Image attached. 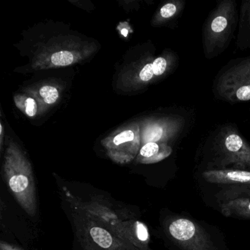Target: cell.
Returning a JSON list of instances; mask_svg holds the SVG:
<instances>
[{
    "mask_svg": "<svg viewBox=\"0 0 250 250\" xmlns=\"http://www.w3.org/2000/svg\"><path fill=\"white\" fill-rule=\"evenodd\" d=\"M249 23H250V13H249Z\"/></svg>",
    "mask_w": 250,
    "mask_h": 250,
    "instance_id": "ffe728a7",
    "label": "cell"
},
{
    "mask_svg": "<svg viewBox=\"0 0 250 250\" xmlns=\"http://www.w3.org/2000/svg\"><path fill=\"white\" fill-rule=\"evenodd\" d=\"M5 180L21 208L30 216H36L38 208L36 182L30 168L18 159L11 160L5 167Z\"/></svg>",
    "mask_w": 250,
    "mask_h": 250,
    "instance_id": "277c9868",
    "label": "cell"
},
{
    "mask_svg": "<svg viewBox=\"0 0 250 250\" xmlns=\"http://www.w3.org/2000/svg\"><path fill=\"white\" fill-rule=\"evenodd\" d=\"M236 10L232 0H224L210 13L203 29L205 56L211 59L225 50L235 30Z\"/></svg>",
    "mask_w": 250,
    "mask_h": 250,
    "instance_id": "7a4b0ae2",
    "label": "cell"
},
{
    "mask_svg": "<svg viewBox=\"0 0 250 250\" xmlns=\"http://www.w3.org/2000/svg\"><path fill=\"white\" fill-rule=\"evenodd\" d=\"M74 61V56L68 51H61L53 54L52 56V62L54 65L65 66L71 65Z\"/></svg>",
    "mask_w": 250,
    "mask_h": 250,
    "instance_id": "7c38bea8",
    "label": "cell"
},
{
    "mask_svg": "<svg viewBox=\"0 0 250 250\" xmlns=\"http://www.w3.org/2000/svg\"><path fill=\"white\" fill-rule=\"evenodd\" d=\"M122 33L124 36H126L127 33H128V31H127L126 30H124L122 31Z\"/></svg>",
    "mask_w": 250,
    "mask_h": 250,
    "instance_id": "d6986e66",
    "label": "cell"
},
{
    "mask_svg": "<svg viewBox=\"0 0 250 250\" xmlns=\"http://www.w3.org/2000/svg\"><path fill=\"white\" fill-rule=\"evenodd\" d=\"M153 63L147 64L140 71V77L143 82H148L154 77Z\"/></svg>",
    "mask_w": 250,
    "mask_h": 250,
    "instance_id": "2e32d148",
    "label": "cell"
},
{
    "mask_svg": "<svg viewBox=\"0 0 250 250\" xmlns=\"http://www.w3.org/2000/svg\"><path fill=\"white\" fill-rule=\"evenodd\" d=\"M72 208L76 233L86 250H151L147 229L116 212L100 198L80 200L66 194Z\"/></svg>",
    "mask_w": 250,
    "mask_h": 250,
    "instance_id": "6da1fadb",
    "label": "cell"
},
{
    "mask_svg": "<svg viewBox=\"0 0 250 250\" xmlns=\"http://www.w3.org/2000/svg\"><path fill=\"white\" fill-rule=\"evenodd\" d=\"M167 230L183 250H217L208 232L190 219L175 218L168 224Z\"/></svg>",
    "mask_w": 250,
    "mask_h": 250,
    "instance_id": "8992f818",
    "label": "cell"
},
{
    "mask_svg": "<svg viewBox=\"0 0 250 250\" xmlns=\"http://www.w3.org/2000/svg\"><path fill=\"white\" fill-rule=\"evenodd\" d=\"M184 117L171 118L167 122L156 123L147 127L144 133L145 141L156 143L165 137H176L185 128Z\"/></svg>",
    "mask_w": 250,
    "mask_h": 250,
    "instance_id": "52a82bcc",
    "label": "cell"
},
{
    "mask_svg": "<svg viewBox=\"0 0 250 250\" xmlns=\"http://www.w3.org/2000/svg\"><path fill=\"white\" fill-rule=\"evenodd\" d=\"M214 146L223 165L250 168V145L232 125L220 127L215 134Z\"/></svg>",
    "mask_w": 250,
    "mask_h": 250,
    "instance_id": "5b68a950",
    "label": "cell"
},
{
    "mask_svg": "<svg viewBox=\"0 0 250 250\" xmlns=\"http://www.w3.org/2000/svg\"><path fill=\"white\" fill-rule=\"evenodd\" d=\"M203 176L212 184L250 186V171L245 169H210L203 172Z\"/></svg>",
    "mask_w": 250,
    "mask_h": 250,
    "instance_id": "ba28073f",
    "label": "cell"
},
{
    "mask_svg": "<svg viewBox=\"0 0 250 250\" xmlns=\"http://www.w3.org/2000/svg\"><path fill=\"white\" fill-rule=\"evenodd\" d=\"M221 70L213 89L219 99L229 103L250 101V56L238 61Z\"/></svg>",
    "mask_w": 250,
    "mask_h": 250,
    "instance_id": "3957f363",
    "label": "cell"
},
{
    "mask_svg": "<svg viewBox=\"0 0 250 250\" xmlns=\"http://www.w3.org/2000/svg\"><path fill=\"white\" fill-rule=\"evenodd\" d=\"M134 138V133L130 131V130H128V131H123L122 133L117 135L116 137L114 138L113 143L114 144L116 145V146H119V145L123 144V143L132 141Z\"/></svg>",
    "mask_w": 250,
    "mask_h": 250,
    "instance_id": "9a60e30c",
    "label": "cell"
},
{
    "mask_svg": "<svg viewBox=\"0 0 250 250\" xmlns=\"http://www.w3.org/2000/svg\"><path fill=\"white\" fill-rule=\"evenodd\" d=\"M40 94L47 104H53L58 100L59 93L56 88L50 86H44L40 90Z\"/></svg>",
    "mask_w": 250,
    "mask_h": 250,
    "instance_id": "4fadbf2b",
    "label": "cell"
},
{
    "mask_svg": "<svg viewBox=\"0 0 250 250\" xmlns=\"http://www.w3.org/2000/svg\"><path fill=\"white\" fill-rule=\"evenodd\" d=\"M37 112V105L33 99H27L26 101V113L30 117L36 115Z\"/></svg>",
    "mask_w": 250,
    "mask_h": 250,
    "instance_id": "e0dca14e",
    "label": "cell"
},
{
    "mask_svg": "<svg viewBox=\"0 0 250 250\" xmlns=\"http://www.w3.org/2000/svg\"><path fill=\"white\" fill-rule=\"evenodd\" d=\"M222 213L227 217L250 219V197H241L222 205Z\"/></svg>",
    "mask_w": 250,
    "mask_h": 250,
    "instance_id": "9c48e42d",
    "label": "cell"
},
{
    "mask_svg": "<svg viewBox=\"0 0 250 250\" xmlns=\"http://www.w3.org/2000/svg\"><path fill=\"white\" fill-rule=\"evenodd\" d=\"M172 153V148L167 145L157 144L156 143H146L141 150L140 155L145 158L146 162H157L168 157Z\"/></svg>",
    "mask_w": 250,
    "mask_h": 250,
    "instance_id": "30bf717a",
    "label": "cell"
},
{
    "mask_svg": "<svg viewBox=\"0 0 250 250\" xmlns=\"http://www.w3.org/2000/svg\"><path fill=\"white\" fill-rule=\"evenodd\" d=\"M0 250H22L9 243L2 241L0 242Z\"/></svg>",
    "mask_w": 250,
    "mask_h": 250,
    "instance_id": "ac0fdd59",
    "label": "cell"
},
{
    "mask_svg": "<svg viewBox=\"0 0 250 250\" xmlns=\"http://www.w3.org/2000/svg\"><path fill=\"white\" fill-rule=\"evenodd\" d=\"M169 65L167 58H162V57L156 58L153 62L155 76L160 77V76L163 75L167 71Z\"/></svg>",
    "mask_w": 250,
    "mask_h": 250,
    "instance_id": "5bb4252c",
    "label": "cell"
},
{
    "mask_svg": "<svg viewBox=\"0 0 250 250\" xmlns=\"http://www.w3.org/2000/svg\"><path fill=\"white\" fill-rule=\"evenodd\" d=\"M185 5L184 1H174L168 2L162 7L159 11L161 18L163 20H169L176 17L180 12L183 11Z\"/></svg>",
    "mask_w": 250,
    "mask_h": 250,
    "instance_id": "8fae6325",
    "label": "cell"
}]
</instances>
